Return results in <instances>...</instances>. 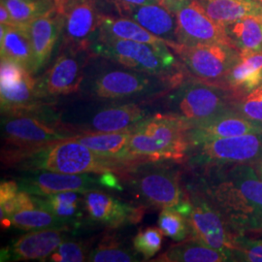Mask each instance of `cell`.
<instances>
[{
  "mask_svg": "<svg viewBox=\"0 0 262 262\" xmlns=\"http://www.w3.org/2000/svg\"><path fill=\"white\" fill-rule=\"evenodd\" d=\"M101 185V180L89 174H64L47 170L32 169L20 178L19 187L35 196L43 197L61 191L85 193Z\"/></svg>",
  "mask_w": 262,
  "mask_h": 262,
  "instance_id": "13",
  "label": "cell"
},
{
  "mask_svg": "<svg viewBox=\"0 0 262 262\" xmlns=\"http://www.w3.org/2000/svg\"><path fill=\"white\" fill-rule=\"evenodd\" d=\"M62 39L67 50L84 52L94 45L100 28L95 0H70L62 11Z\"/></svg>",
  "mask_w": 262,
  "mask_h": 262,
  "instance_id": "10",
  "label": "cell"
},
{
  "mask_svg": "<svg viewBox=\"0 0 262 262\" xmlns=\"http://www.w3.org/2000/svg\"><path fill=\"white\" fill-rule=\"evenodd\" d=\"M86 258V251L83 245L68 240L60 244L49 256V260L54 262H82L88 260Z\"/></svg>",
  "mask_w": 262,
  "mask_h": 262,
  "instance_id": "39",
  "label": "cell"
},
{
  "mask_svg": "<svg viewBox=\"0 0 262 262\" xmlns=\"http://www.w3.org/2000/svg\"><path fill=\"white\" fill-rule=\"evenodd\" d=\"M155 2H160V0H114V3L118 10L122 13L125 10L130 9L136 6L150 4Z\"/></svg>",
  "mask_w": 262,
  "mask_h": 262,
  "instance_id": "41",
  "label": "cell"
},
{
  "mask_svg": "<svg viewBox=\"0 0 262 262\" xmlns=\"http://www.w3.org/2000/svg\"><path fill=\"white\" fill-rule=\"evenodd\" d=\"M207 15L226 27L247 16L261 15V0H196Z\"/></svg>",
  "mask_w": 262,
  "mask_h": 262,
  "instance_id": "25",
  "label": "cell"
},
{
  "mask_svg": "<svg viewBox=\"0 0 262 262\" xmlns=\"http://www.w3.org/2000/svg\"><path fill=\"white\" fill-rule=\"evenodd\" d=\"M179 173L159 169L144 173L135 180V187L150 206L176 208L181 203L183 192L180 187Z\"/></svg>",
  "mask_w": 262,
  "mask_h": 262,
  "instance_id": "17",
  "label": "cell"
},
{
  "mask_svg": "<svg viewBox=\"0 0 262 262\" xmlns=\"http://www.w3.org/2000/svg\"><path fill=\"white\" fill-rule=\"evenodd\" d=\"M190 125L171 114H158L137 124L131 132L128 154L133 159L182 160L189 149Z\"/></svg>",
  "mask_w": 262,
  "mask_h": 262,
  "instance_id": "3",
  "label": "cell"
},
{
  "mask_svg": "<svg viewBox=\"0 0 262 262\" xmlns=\"http://www.w3.org/2000/svg\"><path fill=\"white\" fill-rule=\"evenodd\" d=\"M233 108L246 118L262 123V84L238 96L233 102Z\"/></svg>",
  "mask_w": 262,
  "mask_h": 262,
  "instance_id": "37",
  "label": "cell"
},
{
  "mask_svg": "<svg viewBox=\"0 0 262 262\" xmlns=\"http://www.w3.org/2000/svg\"><path fill=\"white\" fill-rule=\"evenodd\" d=\"M99 33L123 40L146 43L152 46L167 45L166 41L154 35L137 21L127 17L116 18L101 15Z\"/></svg>",
  "mask_w": 262,
  "mask_h": 262,
  "instance_id": "30",
  "label": "cell"
},
{
  "mask_svg": "<svg viewBox=\"0 0 262 262\" xmlns=\"http://www.w3.org/2000/svg\"><path fill=\"white\" fill-rule=\"evenodd\" d=\"M176 209L186 216L192 238L225 252L230 258L234 235L223 213L210 197L192 195L188 199H183Z\"/></svg>",
  "mask_w": 262,
  "mask_h": 262,
  "instance_id": "6",
  "label": "cell"
},
{
  "mask_svg": "<svg viewBox=\"0 0 262 262\" xmlns=\"http://www.w3.org/2000/svg\"><path fill=\"white\" fill-rule=\"evenodd\" d=\"M2 134L11 148L18 149L24 158L54 143L77 136L74 132L63 130L34 113L5 116L2 120Z\"/></svg>",
  "mask_w": 262,
  "mask_h": 262,
  "instance_id": "8",
  "label": "cell"
},
{
  "mask_svg": "<svg viewBox=\"0 0 262 262\" xmlns=\"http://www.w3.org/2000/svg\"><path fill=\"white\" fill-rule=\"evenodd\" d=\"M37 201L34 195L28 193V191L20 189L19 192L4 204L0 205L1 225L4 227L7 225L8 216L26 210H31L37 208Z\"/></svg>",
  "mask_w": 262,
  "mask_h": 262,
  "instance_id": "38",
  "label": "cell"
},
{
  "mask_svg": "<svg viewBox=\"0 0 262 262\" xmlns=\"http://www.w3.org/2000/svg\"><path fill=\"white\" fill-rule=\"evenodd\" d=\"M68 53L57 57L56 62L37 80V92L43 99L59 95H68L79 91L84 79V63L79 53Z\"/></svg>",
  "mask_w": 262,
  "mask_h": 262,
  "instance_id": "14",
  "label": "cell"
},
{
  "mask_svg": "<svg viewBox=\"0 0 262 262\" xmlns=\"http://www.w3.org/2000/svg\"><path fill=\"white\" fill-rule=\"evenodd\" d=\"M17 27H27L30 21L56 8L54 0H1Z\"/></svg>",
  "mask_w": 262,
  "mask_h": 262,
  "instance_id": "32",
  "label": "cell"
},
{
  "mask_svg": "<svg viewBox=\"0 0 262 262\" xmlns=\"http://www.w3.org/2000/svg\"><path fill=\"white\" fill-rule=\"evenodd\" d=\"M163 233L160 228L148 227L133 238V247L136 253L145 259H150L159 253L162 246Z\"/></svg>",
  "mask_w": 262,
  "mask_h": 262,
  "instance_id": "36",
  "label": "cell"
},
{
  "mask_svg": "<svg viewBox=\"0 0 262 262\" xmlns=\"http://www.w3.org/2000/svg\"><path fill=\"white\" fill-rule=\"evenodd\" d=\"M0 25L7 27H17L16 23L12 19L7 7L2 1H0Z\"/></svg>",
  "mask_w": 262,
  "mask_h": 262,
  "instance_id": "42",
  "label": "cell"
},
{
  "mask_svg": "<svg viewBox=\"0 0 262 262\" xmlns=\"http://www.w3.org/2000/svg\"><path fill=\"white\" fill-rule=\"evenodd\" d=\"M147 111L134 103L116 105L96 113L91 122L92 132H118L134 128L146 120Z\"/></svg>",
  "mask_w": 262,
  "mask_h": 262,
  "instance_id": "22",
  "label": "cell"
},
{
  "mask_svg": "<svg viewBox=\"0 0 262 262\" xmlns=\"http://www.w3.org/2000/svg\"><path fill=\"white\" fill-rule=\"evenodd\" d=\"M226 33L240 56L262 52V14L247 16L225 27Z\"/></svg>",
  "mask_w": 262,
  "mask_h": 262,
  "instance_id": "27",
  "label": "cell"
},
{
  "mask_svg": "<svg viewBox=\"0 0 262 262\" xmlns=\"http://www.w3.org/2000/svg\"><path fill=\"white\" fill-rule=\"evenodd\" d=\"M231 261L262 262V238L250 235H234Z\"/></svg>",
  "mask_w": 262,
  "mask_h": 262,
  "instance_id": "35",
  "label": "cell"
},
{
  "mask_svg": "<svg viewBox=\"0 0 262 262\" xmlns=\"http://www.w3.org/2000/svg\"><path fill=\"white\" fill-rule=\"evenodd\" d=\"M161 88H175L167 81L138 71L112 70L99 76L94 84V93L103 99H126L154 94Z\"/></svg>",
  "mask_w": 262,
  "mask_h": 262,
  "instance_id": "12",
  "label": "cell"
},
{
  "mask_svg": "<svg viewBox=\"0 0 262 262\" xmlns=\"http://www.w3.org/2000/svg\"><path fill=\"white\" fill-rule=\"evenodd\" d=\"M92 49L134 71L161 78L175 88L184 82V72L168 45L152 46L99 33Z\"/></svg>",
  "mask_w": 262,
  "mask_h": 262,
  "instance_id": "2",
  "label": "cell"
},
{
  "mask_svg": "<svg viewBox=\"0 0 262 262\" xmlns=\"http://www.w3.org/2000/svg\"><path fill=\"white\" fill-rule=\"evenodd\" d=\"M122 14L137 21L150 33L169 43H177V18L175 12L160 2L125 10Z\"/></svg>",
  "mask_w": 262,
  "mask_h": 262,
  "instance_id": "21",
  "label": "cell"
},
{
  "mask_svg": "<svg viewBox=\"0 0 262 262\" xmlns=\"http://www.w3.org/2000/svg\"><path fill=\"white\" fill-rule=\"evenodd\" d=\"M237 95L228 88L204 81H187L169 96V114L187 122L190 127L207 122L233 108Z\"/></svg>",
  "mask_w": 262,
  "mask_h": 262,
  "instance_id": "5",
  "label": "cell"
},
{
  "mask_svg": "<svg viewBox=\"0 0 262 262\" xmlns=\"http://www.w3.org/2000/svg\"><path fill=\"white\" fill-rule=\"evenodd\" d=\"M19 190V185L15 181L2 182L0 186V205L9 201Z\"/></svg>",
  "mask_w": 262,
  "mask_h": 262,
  "instance_id": "40",
  "label": "cell"
},
{
  "mask_svg": "<svg viewBox=\"0 0 262 262\" xmlns=\"http://www.w3.org/2000/svg\"><path fill=\"white\" fill-rule=\"evenodd\" d=\"M252 165H253V168L255 169V171L258 174V176L262 178V159L259 160V161H257V162H255L254 164H252Z\"/></svg>",
  "mask_w": 262,
  "mask_h": 262,
  "instance_id": "45",
  "label": "cell"
},
{
  "mask_svg": "<svg viewBox=\"0 0 262 262\" xmlns=\"http://www.w3.org/2000/svg\"><path fill=\"white\" fill-rule=\"evenodd\" d=\"M156 261L164 262H225L231 261L228 254L206 246L196 239L185 240L173 245L161 253Z\"/></svg>",
  "mask_w": 262,
  "mask_h": 262,
  "instance_id": "29",
  "label": "cell"
},
{
  "mask_svg": "<svg viewBox=\"0 0 262 262\" xmlns=\"http://www.w3.org/2000/svg\"><path fill=\"white\" fill-rule=\"evenodd\" d=\"M36 201L38 207L53 213L68 227L78 225L85 210L84 193L79 191H61L44 196L43 199L38 196Z\"/></svg>",
  "mask_w": 262,
  "mask_h": 262,
  "instance_id": "28",
  "label": "cell"
},
{
  "mask_svg": "<svg viewBox=\"0 0 262 262\" xmlns=\"http://www.w3.org/2000/svg\"><path fill=\"white\" fill-rule=\"evenodd\" d=\"M262 84V52L241 56L225 78L226 88L237 97L247 94Z\"/></svg>",
  "mask_w": 262,
  "mask_h": 262,
  "instance_id": "26",
  "label": "cell"
},
{
  "mask_svg": "<svg viewBox=\"0 0 262 262\" xmlns=\"http://www.w3.org/2000/svg\"><path fill=\"white\" fill-rule=\"evenodd\" d=\"M66 240V228L33 230L12 244L5 252L6 257L13 260H46Z\"/></svg>",
  "mask_w": 262,
  "mask_h": 262,
  "instance_id": "18",
  "label": "cell"
},
{
  "mask_svg": "<svg viewBox=\"0 0 262 262\" xmlns=\"http://www.w3.org/2000/svg\"><path fill=\"white\" fill-rule=\"evenodd\" d=\"M10 225L27 231L48 228H68L63 222L42 207L12 214L8 216L6 227H9Z\"/></svg>",
  "mask_w": 262,
  "mask_h": 262,
  "instance_id": "31",
  "label": "cell"
},
{
  "mask_svg": "<svg viewBox=\"0 0 262 262\" xmlns=\"http://www.w3.org/2000/svg\"><path fill=\"white\" fill-rule=\"evenodd\" d=\"M258 132H262V123L252 121L230 108L207 122L192 125L187 131V138L190 148L207 141Z\"/></svg>",
  "mask_w": 262,
  "mask_h": 262,
  "instance_id": "15",
  "label": "cell"
},
{
  "mask_svg": "<svg viewBox=\"0 0 262 262\" xmlns=\"http://www.w3.org/2000/svg\"><path fill=\"white\" fill-rule=\"evenodd\" d=\"M186 0H166L164 2V5L167 6L169 9L172 10L173 12H176V10L185 2Z\"/></svg>",
  "mask_w": 262,
  "mask_h": 262,
  "instance_id": "43",
  "label": "cell"
},
{
  "mask_svg": "<svg viewBox=\"0 0 262 262\" xmlns=\"http://www.w3.org/2000/svg\"><path fill=\"white\" fill-rule=\"evenodd\" d=\"M42 98L37 92V80L27 71L19 80L0 84L1 111L4 116L40 112Z\"/></svg>",
  "mask_w": 262,
  "mask_h": 262,
  "instance_id": "20",
  "label": "cell"
},
{
  "mask_svg": "<svg viewBox=\"0 0 262 262\" xmlns=\"http://www.w3.org/2000/svg\"><path fill=\"white\" fill-rule=\"evenodd\" d=\"M193 147H200L195 159L202 164H254L262 159V132L207 141Z\"/></svg>",
  "mask_w": 262,
  "mask_h": 262,
  "instance_id": "9",
  "label": "cell"
},
{
  "mask_svg": "<svg viewBox=\"0 0 262 262\" xmlns=\"http://www.w3.org/2000/svg\"><path fill=\"white\" fill-rule=\"evenodd\" d=\"M177 18V43L225 44L232 46L225 27L211 19L196 0H186L175 12Z\"/></svg>",
  "mask_w": 262,
  "mask_h": 262,
  "instance_id": "11",
  "label": "cell"
},
{
  "mask_svg": "<svg viewBox=\"0 0 262 262\" xmlns=\"http://www.w3.org/2000/svg\"><path fill=\"white\" fill-rule=\"evenodd\" d=\"M27 29L33 51L36 73L47 63L61 34L62 16L54 8L30 21Z\"/></svg>",
  "mask_w": 262,
  "mask_h": 262,
  "instance_id": "19",
  "label": "cell"
},
{
  "mask_svg": "<svg viewBox=\"0 0 262 262\" xmlns=\"http://www.w3.org/2000/svg\"><path fill=\"white\" fill-rule=\"evenodd\" d=\"M132 129L118 132H90L77 135L76 139L101 157L126 164L131 161L128 144Z\"/></svg>",
  "mask_w": 262,
  "mask_h": 262,
  "instance_id": "23",
  "label": "cell"
},
{
  "mask_svg": "<svg viewBox=\"0 0 262 262\" xmlns=\"http://www.w3.org/2000/svg\"><path fill=\"white\" fill-rule=\"evenodd\" d=\"M159 227L164 236L176 242L187 240L190 228L186 216L176 208H164L159 216Z\"/></svg>",
  "mask_w": 262,
  "mask_h": 262,
  "instance_id": "34",
  "label": "cell"
},
{
  "mask_svg": "<svg viewBox=\"0 0 262 262\" xmlns=\"http://www.w3.org/2000/svg\"><path fill=\"white\" fill-rule=\"evenodd\" d=\"M28 166L64 174H104L114 172L125 163L101 157L75 137L54 143L31 152Z\"/></svg>",
  "mask_w": 262,
  "mask_h": 262,
  "instance_id": "4",
  "label": "cell"
},
{
  "mask_svg": "<svg viewBox=\"0 0 262 262\" xmlns=\"http://www.w3.org/2000/svg\"><path fill=\"white\" fill-rule=\"evenodd\" d=\"M84 197L85 211L91 220L108 227L137 224L145 213L143 207L132 206L100 190H90Z\"/></svg>",
  "mask_w": 262,
  "mask_h": 262,
  "instance_id": "16",
  "label": "cell"
},
{
  "mask_svg": "<svg viewBox=\"0 0 262 262\" xmlns=\"http://www.w3.org/2000/svg\"><path fill=\"white\" fill-rule=\"evenodd\" d=\"M261 1H262V0H261Z\"/></svg>",
  "mask_w": 262,
  "mask_h": 262,
  "instance_id": "47",
  "label": "cell"
},
{
  "mask_svg": "<svg viewBox=\"0 0 262 262\" xmlns=\"http://www.w3.org/2000/svg\"><path fill=\"white\" fill-rule=\"evenodd\" d=\"M168 46L198 80L224 86L226 75L241 57L238 50L225 44L169 43Z\"/></svg>",
  "mask_w": 262,
  "mask_h": 262,
  "instance_id": "7",
  "label": "cell"
},
{
  "mask_svg": "<svg viewBox=\"0 0 262 262\" xmlns=\"http://www.w3.org/2000/svg\"><path fill=\"white\" fill-rule=\"evenodd\" d=\"M216 173L209 197L223 213L231 232L262 238V178L252 164L225 165V170Z\"/></svg>",
  "mask_w": 262,
  "mask_h": 262,
  "instance_id": "1",
  "label": "cell"
},
{
  "mask_svg": "<svg viewBox=\"0 0 262 262\" xmlns=\"http://www.w3.org/2000/svg\"><path fill=\"white\" fill-rule=\"evenodd\" d=\"M91 262L138 261L137 255L129 249L123 247L112 237L104 238L100 244L88 255Z\"/></svg>",
  "mask_w": 262,
  "mask_h": 262,
  "instance_id": "33",
  "label": "cell"
},
{
  "mask_svg": "<svg viewBox=\"0 0 262 262\" xmlns=\"http://www.w3.org/2000/svg\"><path fill=\"white\" fill-rule=\"evenodd\" d=\"M55 4H56V8L59 13L64 8L66 4L70 1V0H54Z\"/></svg>",
  "mask_w": 262,
  "mask_h": 262,
  "instance_id": "44",
  "label": "cell"
},
{
  "mask_svg": "<svg viewBox=\"0 0 262 262\" xmlns=\"http://www.w3.org/2000/svg\"><path fill=\"white\" fill-rule=\"evenodd\" d=\"M1 57L12 59L35 73V62L27 27H7L0 25Z\"/></svg>",
  "mask_w": 262,
  "mask_h": 262,
  "instance_id": "24",
  "label": "cell"
},
{
  "mask_svg": "<svg viewBox=\"0 0 262 262\" xmlns=\"http://www.w3.org/2000/svg\"><path fill=\"white\" fill-rule=\"evenodd\" d=\"M166 0H160V3H162V4H164V2H165Z\"/></svg>",
  "mask_w": 262,
  "mask_h": 262,
  "instance_id": "46",
  "label": "cell"
}]
</instances>
